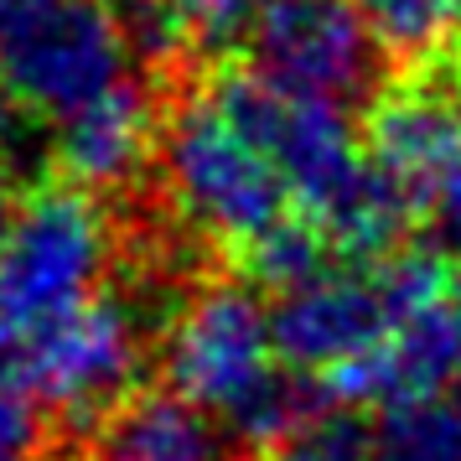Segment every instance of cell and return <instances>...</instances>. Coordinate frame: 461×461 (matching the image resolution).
<instances>
[{
	"mask_svg": "<svg viewBox=\"0 0 461 461\" xmlns=\"http://www.w3.org/2000/svg\"><path fill=\"white\" fill-rule=\"evenodd\" d=\"M363 150L415 208H430L440 176L461 156V68H415L378 88Z\"/></svg>",
	"mask_w": 461,
	"mask_h": 461,
	"instance_id": "8",
	"label": "cell"
},
{
	"mask_svg": "<svg viewBox=\"0 0 461 461\" xmlns=\"http://www.w3.org/2000/svg\"><path fill=\"white\" fill-rule=\"evenodd\" d=\"M156 182L218 249H249L295 208L275 161L218 109L203 78L161 99Z\"/></svg>",
	"mask_w": 461,
	"mask_h": 461,
	"instance_id": "2",
	"label": "cell"
},
{
	"mask_svg": "<svg viewBox=\"0 0 461 461\" xmlns=\"http://www.w3.org/2000/svg\"><path fill=\"white\" fill-rule=\"evenodd\" d=\"M208 94L275 161V171L285 176V187L306 218H327L363 182L368 150L342 104L291 94V88L259 78L254 68H223L208 84Z\"/></svg>",
	"mask_w": 461,
	"mask_h": 461,
	"instance_id": "5",
	"label": "cell"
},
{
	"mask_svg": "<svg viewBox=\"0 0 461 461\" xmlns=\"http://www.w3.org/2000/svg\"><path fill=\"white\" fill-rule=\"evenodd\" d=\"M270 321L280 357L301 374L332 384L348 368L368 363L389 342L394 301H389V285H384L378 265L337 259L321 275L275 295Z\"/></svg>",
	"mask_w": 461,
	"mask_h": 461,
	"instance_id": "7",
	"label": "cell"
},
{
	"mask_svg": "<svg viewBox=\"0 0 461 461\" xmlns=\"http://www.w3.org/2000/svg\"><path fill=\"white\" fill-rule=\"evenodd\" d=\"M22 384V374H16V348L0 337V389H16Z\"/></svg>",
	"mask_w": 461,
	"mask_h": 461,
	"instance_id": "18",
	"label": "cell"
},
{
	"mask_svg": "<svg viewBox=\"0 0 461 461\" xmlns=\"http://www.w3.org/2000/svg\"><path fill=\"white\" fill-rule=\"evenodd\" d=\"M430 223H436L440 249L461 254V156L451 161V171L440 176L436 197H430Z\"/></svg>",
	"mask_w": 461,
	"mask_h": 461,
	"instance_id": "15",
	"label": "cell"
},
{
	"mask_svg": "<svg viewBox=\"0 0 461 461\" xmlns=\"http://www.w3.org/2000/svg\"><path fill=\"white\" fill-rule=\"evenodd\" d=\"M249 68L270 84L327 99V104H374L384 88V47L357 0H265L254 11Z\"/></svg>",
	"mask_w": 461,
	"mask_h": 461,
	"instance_id": "6",
	"label": "cell"
},
{
	"mask_svg": "<svg viewBox=\"0 0 461 461\" xmlns=\"http://www.w3.org/2000/svg\"><path fill=\"white\" fill-rule=\"evenodd\" d=\"M73 446L78 461H233L229 430L187 399L182 389L161 384H135L120 404L88 425Z\"/></svg>",
	"mask_w": 461,
	"mask_h": 461,
	"instance_id": "9",
	"label": "cell"
},
{
	"mask_svg": "<svg viewBox=\"0 0 461 461\" xmlns=\"http://www.w3.org/2000/svg\"><path fill=\"white\" fill-rule=\"evenodd\" d=\"M171 5L182 11L192 42L203 47V52H218V47H229L233 37L249 32L254 11H259L265 0H171Z\"/></svg>",
	"mask_w": 461,
	"mask_h": 461,
	"instance_id": "14",
	"label": "cell"
},
{
	"mask_svg": "<svg viewBox=\"0 0 461 461\" xmlns=\"http://www.w3.org/2000/svg\"><path fill=\"white\" fill-rule=\"evenodd\" d=\"M378 47L404 63H430L461 32V0H357Z\"/></svg>",
	"mask_w": 461,
	"mask_h": 461,
	"instance_id": "11",
	"label": "cell"
},
{
	"mask_svg": "<svg viewBox=\"0 0 461 461\" xmlns=\"http://www.w3.org/2000/svg\"><path fill=\"white\" fill-rule=\"evenodd\" d=\"M451 337H456V363H461V280H451Z\"/></svg>",
	"mask_w": 461,
	"mask_h": 461,
	"instance_id": "19",
	"label": "cell"
},
{
	"mask_svg": "<svg viewBox=\"0 0 461 461\" xmlns=\"http://www.w3.org/2000/svg\"><path fill=\"white\" fill-rule=\"evenodd\" d=\"M156 348L161 342L140 312L109 285L68 327L22 348L16 374L32 404L47 415L52 440H78L109 404H120L140 384V368L156 357Z\"/></svg>",
	"mask_w": 461,
	"mask_h": 461,
	"instance_id": "4",
	"label": "cell"
},
{
	"mask_svg": "<svg viewBox=\"0 0 461 461\" xmlns=\"http://www.w3.org/2000/svg\"><path fill=\"white\" fill-rule=\"evenodd\" d=\"M114 208L73 176L22 192L0 244V337L22 353L68 327L114 285Z\"/></svg>",
	"mask_w": 461,
	"mask_h": 461,
	"instance_id": "1",
	"label": "cell"
},
{
	"mask_svg": "<svg viewBox=\"0 0 461 461\" xmlns=\"http://www.w3.org/2000/svg\"><path fill=\"white\" fill-rule=\"evenodd\" d=\"M363 461H461V384L384 404L363 436Z\"/></svg>",
	"mask_w": 461,
	"mask_h": 461,
	"instance_id": "10",
	"label": "cell"
},
{
	"mask_svg": "<svg viewBox=\"0 0 461 461\" xmlns=\"http://www.w3.org/2000/svg\"><path fill=\"white\" fill-rule=\"evenodd\" d=\"M130 73L114 0H0V84L26 114L63 125Z\"/></svg>",
	"mask_w": 461,
	"mask_h": 461,
	"instance_id": "3",
	"label": "cell"
},
{
	"mask_svg": "<svg viewBox=\"0 0 461 461\" xmlns=\"http://www.w3.org/2000/svg\"><path fill=\"white\" fill-rule=\"evenodd\" d=\"M249 461H363V436H357L353 420H342L332 410L327 420H316L312 430H301L295 440L275 446V451H259Z\"/></svg>",
	"mask_w": 461,
	"mask_h": 461,
	"instance_id": "13",
	"label": "cell"
},
{
	"mask_svg": "<svg viewBox=\"0 0 461 461\" xmlns=\"http://www.w3.org/2000/svg\"><path fill=\"white\" fill-rule=\"evenodd\" d=\"M0 461H52L47 415L32 404L22 384L0 389Z\"/></svg>",
	"mask_w": 461,
	"mask_h": 461,
	"instance_id": "12",
	"label": "cell"
},
{
	"mask_svg": "<svg viewBox=\"0 0 461 461\" xmlns=\"http://www.w3.org/2000/svg\"><path fill=\"white\" fill-rule=\"evenodd\" d=\"M16 203H22V197H16V171H11L5 161H0V244H5V233H11Z\"/></svg>",
	"mask_w": 461,
	"mask_h": 461,
	"instance_id": "17",
	"label": "cell"
},
{
	"mask_svg": "<svg viewBox=\"0 0 461 461\" xmlns=\"http://www.w3.org/2000/svg\"><path fill=\"white\" fill-rule=\"evenodd\" d=\"M16 99L5 94V84H0V161L16 171V150H22V120H16Z\"/></svg>",
	"mask_w": 461,
	"mask_h": 461,
	"instance_id": "16",
	"label": "cell"
}]
</instances>
